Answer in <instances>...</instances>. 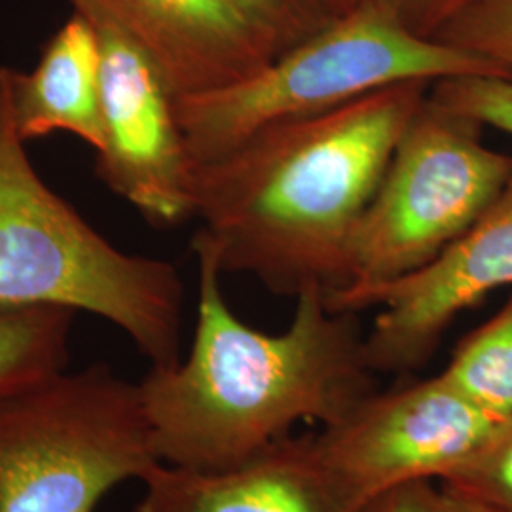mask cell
Instances as JSON below:
<instances>
[{
    "label": "cell",
    "mask_w": 512,
    "mask_h": 512,
    "mask_svg": "<svg viewBox=\"0 0 512 512\" xmlns=\"http://www.w3.org/2000/svg\"><path fill=\"white\" fill-rule=\"evenodd\" d=\"M440 374L488 414L512 421V294L490 321L459 342Z\"/></svg>",
    "instance_id": "obj_14"
},
{
    "label": "cell",
    "mask_w": 512,
    "mask_h": 512,
    "mask_svg": "<svg viewBox=\"0 0 512 512\" xmlns=\"http://www.w3.org/2000/svg\"><path fill=\"white\" fill-rule=\"evenodd\" d=\"M329 2L330 6L334 8V12H336L338 16H342V14H348L351 10L359 8L366 0H329Z\"/></svg>",
    "instance_id": "obj_22"
},
{
    "label": "cell",
    "mask_w": 512,
    "mask_h": 512,
    "mask_svg": "<svg viewBox=\"0 0 512 512\" xmlns=\"http://www.w3.org/2000/svg\"><path fill=\"white\" fill-rule=\"evenodd\" d=\"M143 482L145 494L133 512H359L363 507L313 437L283 440L228 471L160 465Z\"/></svg>",
    "instance_id": "obj_11"
},
{
    "label": "cell",
    "mask_w": 512,
    "mask_h": 512,
    "mask_svg": "<svg viewBox=\"0 0 512 512\" xmlns=\"http://www.w3.org/2000/svg\"><path fill=\"white\" fill-rule=\"evenodd\" d=\"M482 128L427 93L351 234L344 289L418 272L486 215L511 179L512 156L484 147Z\"/></svg>",
    "instance_id": "obj_6"
},
{
    "label": "cell",
    "mask_w": 512,
    "mask_h": 512,
    "mask_svg": "<svg viewBox=\"0 0 512 512\" xmlns=\"http://www.w3.org/2000/svg\"><path fill=\"white\" fill-rule=\"evenodd\" d=\"M198 321L186 359L150 366L139 395L156 458L186 471H228L291 439L294 425H336L376 391L359 313L330 310L321 287L296 294L291 325L268 334L224 300L219 262L192 238Z\"/></svg>",
    "instance_id": "obj_1"
},
{
    "label": "cell",
    "mask_w": 512,
    "mask_h": 512,
    "mask_svg": "<svg viewBox=\"0 0 512 512\" xmlns=\"http://www.w3.org/2000/svg\"><path fill=\"white\" fill-rule=\"evenodd\" d=\"M433 512H499L488 503L476 499L473 495L465 494L454 486L440 482L435 490Z\"/></svg>",
    "instance_id": "obj_21"
},
{
    "label": "cell",
    "mask_w": 512,
    "mask_h": 512,
    "mask_svg": "<svg viewBox=\"0 0 512 512\" xmlns=\"http://www.w3.org/2000/svg\"><path fill=\"white\" fill-rule=\"evenodd\" d=\"M440 482L473 495L495 511L512 512V421Z\"/></svg>",
    "instance_id": "obj_17"
},
{
    "label": "cell",
    "mask_w": 512,
    "mask_h": 512,
    "mask_svg": "<svg viewBox=\"0 0 512 512\" xmlns=\"http://www.w3.org/2000/svg\"><path fill=\"white\" fill-rule=\"evenodd\" d=\"M0 306L88 311L154 368L181 363L184 285L171 262L129 255L44 183L19 135L0 65Z\"/></svg>",
    "instance_id": "obj_3"
},
{
    "label": "cell",
    "mask_w": 512,
    "mask_h": 512,
    "mask_svg": "<svg viewBox=\"0 0 512 512\" xmlns=\"http://www.w3.org/2000/svg\"><path fill=\"white\" fill-rule=\"evenodd\" d=\"M454 76L511 78L488 59L414 35L376 0H366L236 84L177 99V116L196 167L266 129L340 109L389 86Z\"/></svg>",
    "instance_id": "obj_4"
},
{
    "label": "cell",
    "mask_w": 512,
    "mask_h": 512,
    "mask_svg": "<svg viewBox=\"0 0 512 512\" xmlns=\"http://www.w3.org/2000/svg\"><path fill=\"white\" fill-rule=\"evenodd\" d=\"M14 120L25 143L69 133L103 145V54L90 19L74 10L46 42L33 71L8 67Z\"/></svg>",
    "instance_id": "obj_12"
},
{
    "label": "cell",
    "mask_w": 512,
    "mask_h": 512,
    "mask_svg": "<svg viewBox=\"0 0 512 512\" xmlns=\"http://www.w3.org/2000/svg\"><path fill=\"white\" fill-rule=\"evenodd\" d=\"M408 31L435 38L473 0H376Z\"/></svg>",
    "instance_id": "obj_19"
},
{
    "label": "cell",
    "mask_w": 512,
    "mask_h": 512,
    "mask_svg": "<svg viewBox=\"0 0 512 512\" xmlns=\"http://www.w3.org/2000/svg\"><path fill=\"white\" fill-rule=\"evenodd\" d=\"M512 285V175L497 202L442 255L414 274L366 289L325 293L330 310L378 308L365 334L374 374H406L427 365L463 311Z\"/></svg>",
    "instance_id": "obj_8"
},
{
    "label": "cell",
    "mask_w": 512,
    "mask_h": 512,
    "mask_svg": "<svg viewBox=\"0 0 512 512\" xmlns=\"http://www.w3.org/2000/svg\"><path fill=\"white\" fill-rule=\"evenodd\" d=\"M88 19L103 54V145L95 173L150 226H179L194 217V164L177 97L135 42Z\"/></svg>",
    "instance_id": "obj_9"
},
{
    "label": "cell",
    "mask_w": 512,
    "mask_h": 512,
    "mask_svg": "<svg viewBox=\"0 0 512 512\" xmlns=\"http://www.w3.org/2000/svg\"><path fill=\"white\" fill-rule=\"evenodd\" d=\"M431 84L404 82L266 129L194 167V238L222 274L296 296L348 285L351 234Z\"/></svg>",
    "instance_id": "obj_2"
},
{
    "label": "cell",
    "mask_w": 512,
    "mask_h": 512,
    "mask_svg": "<svg viewBox=\"0 0 512 512\" xmlns=\"http://www.w3.org/2000/svg\"><path fill=\"white\" fill-rule=\"evenodd\" d=\"M160 465L139 385L103 363L0 403V512H95Z\"/></svg>",
    "instance_id": "obj_5"
},
{
    "label": "cell",
    "mask_w": 512,
    "mask_h": 512,
    "mask_svg": "<svg viewBox=\"0 0 512 512\" xmlns=\"http://www.w3.org/2000/svg\"><path fill=\"white\" fill-rule=\"evenodd\" d=\"M135 42L177 99L255 74L275 57L232 0H71Z\"/></svg>",
    "instance_id": "obj_10"
},
{
    "label": "cell",
    "mask_w": 512,
    "mask_h": 512,
    "mask_svg": "<svg viewBox=\"0 0 512 512\" xmlns=\"http://www.w3.org/2000/svg\"><path fill=\"white\" fill-rule=\"evenodd\" d=\"M431 97L482 126L512 135V78L454 76L431 84Z\"/></svg>",
    "instance_id": "obj_18"
},
{
    "label": "cell",
    "mask_w": 512,
    "mask_h": 512,
    "mask_svg": "<svg viewBox=\"0 0 512 512\" xmlns=\"http://www.w3.org/2000/svg\"><path fill=\"white\" fill-rule=\"evenodd\" d=\"M437 486L433 480H418L368 499L359 512H433Z\"/></svg>",
    "instance_id": "obj_20"
},
{
    "label": "cell",
    "mask_w": 512,
    "mask_h": 512,
    "mask_svg": "<svg viewBox=\"0 0 512 512\" xmlns=\"http://www.w3.org/2000/svg\"><path fill=\"white\" fill-rule=\"evenodd\" d=\"M435 40L488 59L512 78V0H473Z\"/></svg>",
    "instance_id": "obj_15"
},
{
    "label": "cell",
    "mask_w": 512,
    "mask_h": 512,
    "mask_svg": "<svg viewBox=\"0 0 512 512\" xmlns=\"http://www.w3.org/2000/svg\"><path fill=\"white\" fill-rule=\"evenodd\" d=\"M256 31L283 54L338 18L329 0H232Z\"/></svg>",
    "instance_id": "obj_16"
},
{
    "label": "cell",
    "mask_w": 512,
    "mask_h": 512,
    "mask_svg": "<svg viewBox=\"0 0 512 512\" xmlns=\"http://www.w3.org/2000/svg\"><path fill=\"white\" fill-rule=\"evenodd\" d=\"M76 311L0 306V403L65 372Z\"/></svg>",
    "instance_id": "obj_13"
},
{
    "label": "cell",
    "mask_w": 512,
    "mask_h": 512,
    "mask_svg": "<svg viewBox=\"0 0 512 512\" xmlns=\"http://www.w3.org/2000/svg\"><path fill=\"white\" fill-rule=\"evenodd\" d=\"M507 423L437 374L376 389L313 439L330 469L365 505L408 482H440Z\"/></svg>",
    "instance_id": "obj_7"
}]
</instances>
